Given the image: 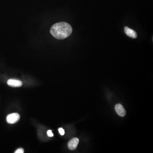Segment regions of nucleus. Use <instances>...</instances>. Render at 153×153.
<instances>
[{
    "instance_id": "1",
    "label": "nucleus",
    "mask_w": 153,
    "mask_h": 153,
    "mask_svg": "<svg viewBox=\"0 0 153 153\" xmlns=\"http://www.w3.org/2000/svg\"><path fill=\"white\" fill-rule=\"evenodd\" d=\"M72 31V27L66 22H59L52 26L51 34L55 38L62 40L71 35Z\"/></svg>"
},
{
    "instance_id": "2",
    "label": "nucleus",
    "mask_w": 153,
    "mask_h": 153,
    "mask_svg": "<svg viewBox=\"0 0 153 153\" xmlns=\"http://www.w3.org/2000/svg\"><path fill=\"white\" fill-rule=\"evenodd\" d=\"M20 116L18 113H13L7 116L6 121L9 124H14L19 121Z\"/></svg>"
},
{
    "instance_id": "3",
    "label": "nucleus",
    "mask_w": 153,
    "mask_h": 153,
    "mask_svg": "<svg viewBox=\"0 0 153 153\" xmlns=\"http://www.w3.org/2000/svg\"><path fill=\"white\" fill-rule=\"evenodd\" d=\"M115 109L117 113L120 116L123 117L126 115V110L123 106L120 104H117L116 105Z\"/></svg>"
},
{
    "instance_id": "4",
    "label": "nucleus",
    "mask_w": 153,
    "mask_h": 153,
    "mask_svg": "<svg viewBox=\"0 0 153 153\" xmlns=\"http://www.w3.org/2000/svg\"><path fill=\"white\" fill-rule=\"evenodd\" d=\"M124 30L126 35L130 38H136L138 37V35L136 31L127 27H125Z\"/></svg>"
},
{
    "instance_id": "5",
    "label": "nucleus",
    "mask_w": 153,
    "mask_h": 153,
    "mask_svg": "<svg viewBox=\"0 0 153 153\" xmlns=\"http://www.w3.org/2000/svg\"><path fill=\"white\" fill-rule=\"evenodd\" d=\"M79 140L78 138H74L71 140L68 143V148L70 150H75L78 144Z\"/></svg>"
},
{
    "instance_id": "6",
    "label": "nucleus",
    "mask_w": 153,
    "mask_h": 153,
    "mask_svg": "<svg viewBox=\"0 0 153 153\" xmlns=\"http://www.w3.org/2000/svg\"><path fill=\"white\" fill-rule=\"evenodd\" d=\"M7 84L9 86L13 87H19L22 85V82L19 80L10 79L7 81Z\"/></svg>"
},
{
    "instance_id": "7",
    "label": "nucleus",
    "mask_w": 153,
    "mask_h": 153,
    "mask_svg": "<svg viewBox=\"0 0 153 153\" xmlns=\"http://www.w3.org/2000/svg\"><path fill=\"white\" fill-rule=\"evenodd\" d=\"M58 131H59V132L61 135H64V134L65 131L63 128H59V129H58Z\"/></svg>"
},
{
    "instance_id": "8",
    "label": "nucleus",
    "mask_w": 153,
    "mask_h": 153,
    "mask_svg": "<svg viewBox=\"0 0 153 153\" xmlns=\"http://www.w3.org/2000/svg\"><path fill=\"white\" fill-rule=\"evenodd\" d=\"M15 153H24V150L22 148H19V149H17L16 151L15 152Z\"/></svg>"
},
{
    "instance_id": "9",
    "label": "nucleus",
    "mask_w": 153,
    "mask_h": 153,
    "mask_svg": "<svg viewBox=\"0 0 153 153\" xmlns=\"http://www.w3.org/2000/svg\"><path fill=\"white\" fill-rule=\"evenodd\" d=\"M47 134L50 137H52L54 136L53 133H52L51 130H49L47 131Z\"/></svg>"
}]
</instances>
